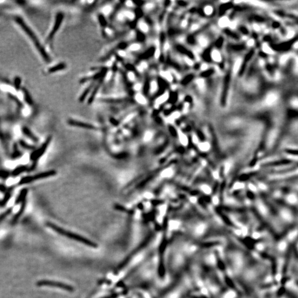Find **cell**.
Returning a JSON list of instances; mask_svg holds the SVG:
<instances>
[{
    "instance_id": "35",
    "label": "cell",
    "mask_w": 298,
    "mask_h": 298,
    "mask_svg": "<svg viewBox=\"0 0 298 298\" xmlns=\"http://www.w3.org/2000/svg\"><path fill=\"white\" fill-rule=\"evenodd\" d=\"M198 28V26L197 25H196V24H195V25H193V26H192V29L193 31H195V30L197 29Z\"/></svg>"
},
{
    "instance_id": "37",
    "label": "cell",
    "mask_w": 298,
    "mask_h": 298,
    "mask_svg": "<svg viewBox=\"0 0 298 298\" xmlns=\"http://www.w3.org/2000/svg\"><path fill=\"white\" fill-rule=\"evenodd\" d=\"M214 202L215 204L218 203V199L217 198H214Z\"/></svg>"
},
{
    "instance_id": "17",
    "label": "cell",
    "mask_w": 298,
    "mask_h": 298,
    "mask_svg": "<svg viewBox=\"0 0 298 298\" xmlns=\"http://www.w3.org/2000/svg\"><path fill=\"white\" fill-rule=\"evenodd\" d=\"M23 131L26 134V135L27 136H28L29 138H31V139L33 140H34V141H37V140H38L36 136L34 135L33 133H32V132H31L28 128H24Z\"/></svg>"
},
{
    "instance_id": "16",
    "label": "cell",
    "mask_w": 298,
    "mask_h": 298,
    "mask_svg": "<svg viewBox=\"0 0 298 298\" xmlns=\"http://www.w3.org/2000/svg\"><path fill=\"white\" fill-rule=\"evenodd\" d=\"M98 20L99 21V23L100 24L101 26L103 28H105L107 26V22L105 17L102 14H98Z\"/></svg>"
},
{
    "instance_id": "26",
    "label": "cell",
    "mask_w": 298,
    "mask_h": 298,
    "mask_svg": "<svg viewBox=\"0 0 298 298\" xmlns=\"http://www.w3.org/2000/svg\"><path fill=\"white\" fill-rule=\"evenodd\" d=\"M180 140L181 142L183 144H186L187 143V139L186 137L184 134L182 133H180Z\"/></svg>"
},
{
    "instance_id": "1",
    "label": "cell",
    "mask_w": 298,
    "mask_h": 298,
    "mask_svg": "<svg viewBox=\"0 0 298 298\" xmlns=\"http://www.w3.org/2000/svg\"><path fill=\"white\" fill-rule=\"evenodd\" d=\"M14 21L15 22H16L18 24L19 26L21 27V28L24 31V32L26 33L27 35L28 36L29 38L31 39L32 42L34 43V45L37 48V49L38 50L40 55L43 57L44 60L47 62H49L51 60L49 55H48L47 52L45 51L44 47H43V45H42L40 41L39 40V39L36 36V34L31 29V28L27 24L25 21H24L23 19H22L21 17H15L14 18Z\"/></svg>"
},
{
    "instance_id": "32",
    "label": "cell",
    "mask_w": 298,
    "mask_h": 298,
    "mask_svg": "<svg viewBox=\"0 0 298 298\" xmlns=\"http://www.w3.org/2000/svg\"><path fill=\"white\" fill-rule=\"evenodd\" d=\"M201 69V70L205 71L206 69H208V65L206 64H202Z\"/></svg>"
},
{
    "instance_id": "15",
    "label": "cell",
    "mask_w": 298,
    "mask_h": 298,
    "mask_svg": "<svg viewBox=\"0 0 298 298\" xmlns=\"http://www.w3.org/2000/svg\"><path fill=\"white\" fill-rule=\"evenodd\" d=\"M168 92L165 93H164L163 95L161 96L160 97H159L156 100V104H161L162 103H163L164 102H166L167 99L168 98Z\"/></svg>"
},
{
    "instance_id": "3",
    "label": "cell",
    "mask_w": 298,
    "mask_h": 298,
    "mask_svg": "<svg viewBox=\"0 0 298 298\" xmlns=\"http://www.w3.org/2000/svg\"><path fill=\"white\" fill-rule=\"evenodd\" d=\"M57 174V171L55 170H49L47 171H45L44 172L40 173L35 175L31 176L28 177L24 178L23 180L21 181V183L22 184H26L28 183L33 182L34 181L36 180H40V179H43V178H46L50 177L51 176L55 175Z\"/></svg>"
},
{
    "instance_id": "20",
    "label": "cell",
    "mask_w": 298,
    "mask_h": 298,
    "mask_svg": "<svg viewBox=\"0 0 298 298\" xmlns=\"http://www.w3.org/2000/svg\"><path fill=\"white\" fill-rule=\"evenodd\" d=\"M173 172L172 171L170 168H167L165 170L163 171L162 173V176L163 177H169L171 176V175H172Z\"/></svg>"
},
{
    "instance_id": "30",
    "label": "cell",
    "mask_w": 298,
    "mask_h": 298,
    "mask_svg": "<svg viewBox=\"0 0 298 298\" xmlns=\"http://www.w3.org/2000/svg\"><path fill=\"white\" fill-rule=\"evenodd\" d=\"M185 62H186L188 65H190V66H191V65H193V62H192L191 60L190 59H189V58H188V57H185Z\"/></svg>"
},
{
    "instance_id": "13",
    "label": "cell",
    "mask_w": 298,
    "mask_h": 298,
    "mask_svg": "<svg viewBox=\"0 0 298 298\" xmlns=\"http://www.w3.org/2000/svg\"><path fill=\"white\" fill-rule=\"evenodd\" d=\"M230 21L227 17H222L218 22V24L221 28H225L229 26Z\"/></svg>"
},
{
    "instance_id": "2",
    "label": "cell",
    "mask_w": 298,
    "mask_h": 298,
    "mask_svg": "<svg viewBox=\"0 0 298 298\" xmlns=\"http://www.w3.org/2000/svg\"><path fill=\"white\" fill-rule=\"evenodd\" d=\"M47 226L50 228H52L53 230L59 233V234L65 236L73 240H75L76 241L80 242L82 244H85V245L90 246V247H92L93 248H96L97 247V245L95 244V242L90 241L85 237L81 236L80 235H78L72 232L67 231L66 230L64 229L62 227H59L57 225L53 224L51 222H47Z\"/></svg>"
},
{
    "instance_id": "31",
    "label": "cell",
    "mask_w": 298,
    "mask_h": 298,
    "mask_svg": "<svg viewBox=\"0 0 298 298\" xmlns=\"http://www.w3.org/2000/svg\"><path fill=\"white\" fill-rule=\"evenodd\" d=\"M142 32H146L148 30V27L147 24H142Z\"/></svg>"
},
{
    "instance_id": "22",
    "label": "cell",
    "mask_w": 298,
    "mask_h": 298,
    "mask_svg": "<svg viewBox=\"0 0 298 298\" xmlns=\"http://www.w3.org/2000/svg\"><path fill=\"white\" fill-rule=\"evenodd\" d=\"M157 88H158V86H157V83H156V82L153 81L151 83L150 88V91L152 93L155 92L156 90H157Z\"/></svg>"
},
{
    "instance_id": "4",
    "label": "cell",
    "mask_w": 298,
    "mask_h": 298,
    "mask_svg": "<svg viewBox=\"0 0 298 298\" xmlns=\"http://www.w3.org/2000/svg\"><path fill=\"white\" fill-rule=\"evenodd\" d=\"M64 18V15L62 12H59L57 13L55 17V19L54 24L52 27V31H50L49 35L47 36V42H50L52 40V39L54 37L55 35L56 34L57 32L59 29L60 27L62 25L63 19Z\"/></svg>"
},
{
    "instance_id": "8",
    "label": "cell",
    "mask_w": 298,
    "mask_h": 298,
    "mask_svg": "<svg viewBox=\"0 0 298 298\" xmlns=\"http://www.w3.org/2000/svg\"><path fill=\"white\" fill-rule=\"evenodd\" d=\"M67 123L70 126L83 128V129H89V130H97V128L96 126H93L92 124H91L89 123L83 122H81V121L70 119L67 122Z\"/></svg>"
},
{
    "instance_id": "5",
    "label": "cell",
    "mask_w": 298,
    "mask_h": 298,
    "mask_svg": "<svg viewBox=\"0 0 298 298\" xmlns=\"http://www.w3.org/2000/svg\"><path fill=\"white\" fill-rule=\"evenodd\" d=\"M39 286H52L57 288L62 289L67 291H73V289L72 286H70L67 284H64L61 282L58 281H48V280H43L38 281L37 283Z\"/></svg>"
},
{
    "instance_id": "6",
    "label": "cell",
    "mask_w": 298,
    "mask_h": 298,
    "mask_svg": "<svg viewBox=\"0 0 298 298\" xmlns=\"http://www.w3.org/2000/svg\"><path fill=\"white\" fill-rule=\"evenodd\" d=\"M52 137H47V139L45 140V142L43 143V145H42V146L37 150H36L32 153L31 155L32 160H37L39 159L41 156H43V154L45 153V151L47 149L50 143L52 142Z\"/></svg>"
},
{
    "instance_id": "18",
    "label": "cell",
    "mask_w": 298,
    "mask_h": 298,
    "mask_svg": "<svg viewBox=\"0 0 298 298\" xmlns=\"http://www.w3.org/2000/svg\"><path fill=\"white\" fill-rule=\"evenodd\" d=\"M198 42L199 44L203 47H206L208 44V40L206 39V37H204L203 36H201V37H199Z\"/></svg>"
},
{
    "instance_id": "14",
    "label": "cell",
    "mask_w": 298,
    "mask_h": 298,
    "mask_svg": "<svg viewBox=\"0 0 298 298\" xmlns=\"http://www.w3.org/2000/svg\"><path fill=\"white\" fill-rule=\"evenodd\" d=\"M211 58L215 62H219L221 61L222 58H221V55L220 54V52L217 50H213L211 52Z\"/></svg>"
},
{
    "instance_id": "24",
    "label": "cell",
    "mask_w": 298,
    "mask_h": 298,
    "mask_svg": "<svg viewBox=\"0 0 298 298\" xmlns=\"http://www.w3.org/2000/svg\"><path fill=\"white\" fill-rule=\"evenodd\" d=\"M199 147L203 151H206L209 149V145L208 143H206V142L202 143L199 145Z\"/></svg>"
},
{
    "instance_id": "28",
    "label": "cell",
    "mask_w": 298,
    "mask_h": 298,
    "mask_svg": "<svg viewBox=\"0 0 298 298\" xmlns=\"http://www.w3.org/2000/svg\"><path fill=\"white\" fill-rule=\"evenodd\" d=\"M240 65V60H237V61L236 62V63L235 64L234 67V71L235 72H236L237 70H238Z\"/></svg>"
},
{
    "instance_id": "23",
    "label": "cell",
    "mask_w": 298,
    "mask_h": 298,
    "mask_svg": "<svg viewBox=\"0 0 298 298\" xmlns=\"http://www.w3.org/2000/svg\"><path fill=\"white\" fill-rule=\"evenodd\" d=\"M196 82L198 86L200 88V89H203L205 86V82L203 79L199 78L196 80Z\"/></svg>"
},
{
    "instance_id": "34",
    "label": "cell",
    "mask_w": 298,
    "mask_h": 298,
    "mask_svg": "<svg viewBox=\"0 0 298 298\" xmlns=\"http://www.w3.org/2000/svg\"><path fill=\"white\" fill-rule=\"evenodd\" d=\"M159 55H160V50L159 49H157L155 52V57H156V58L159 57Z\"/></svg>"
},
{
    "instance_id": "9",
    "label": "cell",
    "mask_w": 298,
    "mask_h": 298,
    "mask_svg": "<svg viewBox=\"0 0 298 298\" xmlns=\"http://www.w3.org/2000/svg\"><path fill=\"white\" fill-rule=\"evenodd\" d=\"M104 78H105V77H103V78L100 79L98 81V82L97 83V84L95 85L94 87H93V88L92 89V93H91V94L90 95V97H89V98L88 99V104H92L93 102V101H94L95 97L96 96L97 93H98V91H99V88L102 86V84H103V83L104 82Z\"/></svg>"
},
{
    "instance_id": "10",
    "label": "cell",
    "mask_w": 298,
    "mask_h": 298,
    "mask_svg": "<svg viewBox=\"0 0 298 298\" xmlns=\"http://www.w3.org/2000/svg\"><path fill=\"white\" fill-rule=\"evenodd\" d=\"M101 102L111 103V104H119L126 102L128 101L127 98H103L100 100Z\"/></svg>"
},
{
    "instance_id": "25",
    "label": "cell",
    "mask_w": 298,
    "mask_h": 298,
    "mask_svg": "<svg viewBox=\"0 0 298 298\" xmlns=\"http://www.w3.org/2000/svg\"><path fill=\"white\" fill-rule=\"evenodd\" d=\"M121 6H122V2H121V4H118V6H117L115 8V10L113 12H112V14L111 16L110 17V19H112L115 16V14H116V13L118 11L119 8H121Z\"/></svg>"
},
{
    "instance_id": "36",
    "label": "cell",
    "mask_w": 298,
    "mask_h": 298,
    "mask_svg": "<svg viewBox=\"0 0 298 298\" xmlns=\"http://www.w3.org/2000/svg\"><path fill=\"white\" fill-rule=\"evenodd\" d=\"M187 21H185L182 22V26L183 27H185L187 26Z\"/></svg>"
},
{
    "instance_id": "19",
    "label": "cell",
    "mask_w": 298,
    "mask_h": 298,
    "mask_svg": "<svg viewBox=\"0 0 298 298\" xmlns=\"http://www.w3.org/2000/svg\"><path fill=\"white\" fill-rule=\"evenodd\" d=\"M161 75L170 82L172 81V76L168 71H161Z\"/></svg>"
},
{
    "instance_id": "27",
    "label": "cell",
    "mask_w": 298,
    "mask_h": 298,
    "mask_svg": "<svg viewBox=\"0 0 298 298\" xmlns=\"http://www.w3.org/2000/svg\"><path fill=\"white\" fill-rule=\"evenodd\" d=\"M201 188H202V189H203L204 192L206 193H207V194H208L211 192V188L208 186H203Z\"/></svg>"
},
{
    "instance_id": "11",
    "label": "cell",
    "mask_w": 298,
    "mask_h": 298,
    "mask_svg": "<svg viewBox=\"0 0 298 298\" xmlns=\"http://www.w3.org/2000/svg\"><path fill=\"white\" fill-rule=\"evenodd\" d=\"M66 67H67V65L65 63L61 62V63L57 64L56 65H54V66L50 67L49 69H48V72L51 73H55V72H57L58 71L63 70L64 69H66Z\"/></svg>"
},
{
    "instance_id": "21",
    "label": "cell",
    "mask_w": 298,
    "mask_h": 298,
    "mask_svg": "<svg viewBox=\"0 0 298 298\" xmlns=\"http://www.w3.org/2000/svg\"><path fill=\"white\" fill-rule=\"evenodd\" d=\"M204 12L206 15L209 16L212 14L213 12V8L211 6H206L204 8Z\"/></svg>"
},
{
    "instance_id": "12",
    "label": "cell",
    "mask_w": 298,
    "mask_h": 298,
    "mask_svg": "<svg viewBox=\"0 0 298 298\" xmlns=\"http://www.w3.org/2000/svg\"><path fill=\"white\" fill-rule=\"evenodd\" d=\"M95 82L92 83L91 85L88 86L86 88L85 90H84V91L81 94V95L80 96V97L79 98V101L80 102H83L85 100L86 98L87 97L88 94L91 92V90H92L94 86H95V84H94Z\"/></svg>"
},
{
    "instance_id": "33",
    "label": "cell",
    "mask_w": 298,
    "mask_h": 298,
    "mask_svg": "<svg viewBox=\"0 0 298 298\" xmlns=\"http://www.w3.org/2000/svg\"><path fill=\"white\" fill-rule=\"evenodd\" d=\"M111 121L112 124H114V125H115V126H118V122L117 121H116L114 119H111Z\"/></svg>"
},
{
    "instance_id": "29",
    "label": "cell",
    "mask_w": 298,
    "mask_h": 298,
    "mask_svg": "<svg viewBox=\"0 0 298 298\" xmlns=\"http://www.w3.org/2000/svg\"><path fill=\"white\" fill-rule=\"evenodd\" d=\"M180 116V113L178 112H175L174 113H173L171 116V118L172 119H174L177 118L178 117Z\"/></svg>"
},
{
    "instance_id": "7",
    "label": "cell",
    "mask_w": 298,
    "mask_h": 298,
    "mask_svg": "<svg viewBox=\"0 0 298 298\" xmlns=\"http://www.w3.org/2000/svg\"><path fill=\"white\" fill-rule=\"evenodd\" d=\"M108 69L107 67H104L101 70V71H99L97 73H95V75H93V76L86 77L81 79L80 82V83H84L90 81H95L96 80H99L100 79L106 77L107 73L108 72Z\"/></svg>"
}]
</instances>
